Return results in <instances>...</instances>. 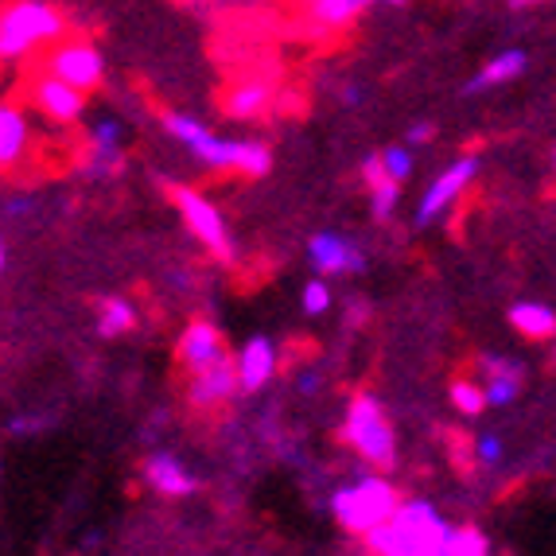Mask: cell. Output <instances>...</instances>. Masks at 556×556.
Wrapping results in <instances>:
<instances>
[{"mask_svg":"<svg viewBox=\"0 0 556 556\" xmlns=\"http://www.w3.org/2000/svg\"><path fill=\"white\" fill-rule=\"evenodd\" d=\"M526 66H529V55L521 51V47L498 51V55L486 59V63H482L479 71L467 78L464 93H467V98H479V93H486V90H498V86H506V83H514L518 75H526Z\"/></svg>","mask_w":556,"mask_h":556,"instance_id":"obj_13","label":"cell"},{"mask_svg":"<svg viewBox=\"0 0 556 556\" xmlns=\"http://www.w3.org/2000/svg\"><path fill=\"white\" fill-rule=\"evenodd\" d=\"M241 390L238 381V362L233 358H223L206 366V370L191 374V386H187V397L195 408H218L223 401H230L233 393Z\"/></svg>","mask_w":556,"mask_h":556,"instance_id":"obj_12","label":"cell"},{"mask_svg":"<svg viewBox=\"0 0 556 556\" xmlns=\"http://www.w3.org/2000/svg\"><path fill=\"white\" fill-rule=\"evenodd\" d=\"M28 102L36 105L51 125H78L86 113V93L75 90L71 83H63V78L47 75V71L28 78Z\"/></svg>","mask_w":556,"mask_h":556,"instance_id":"obj_8","label":"cell"},{"mask_svg":"<svg viewBox=\"0 0 556 556\" xmlns=\"http://www.w3.org/2000/svg\"><path fill=\"white\" fill-rule=\"evenodd\" d=\"M273 102V86L269 83H241L233 86L230 93H226V113H230L233 121H253L261 117V113L269 110Z\"/></svg>","mask_w":556,"mask_h":556,"instance_id":"obj_21","label":"cell"},{"mask_svg":"<svg viewBox=\"0 0 556 556\" xmlns=\"http://www.w3.org/2000/svg\"><path fill=\"white\" fill-rule=\"evenodd\" d=\"M455 556H491V541L479 526L455 529Z\"/></svg>","mask_w":556,"mask_h":556,"instance_id":"obj_25","label":"cell"},{"mask_svg":"<svg viewBox=\"0 0 556 556\" xmlns=\"http://www.w3.org/2000/svg\"><path fill=\"white\" fill-rule=\"evenodd\" d=\"M164 132L172 140H179L199 164L206 167H218V172H238V176H250V179H261L273 172V152L261 144V140H226V137H214L206 129L203 121L191 117V113H176L167 110L160 117Z\"/></svg>","mask_w":556,"mask_h":556,"instance_id":"obj_2","label":"cell"},{"mask_svg":"<svg viewBox=\"0 0 556 556\" xmlns=\"http://www.w3.org/2000/svg\"><path fill=\"white\" fill-rule=\"evenodd\" d=\"M413 0H386V9H408Z\"/></svg>","mask_w":556,"mask_h":556,"instance_id":"obj_35","label":"cell"},{"mask_svg":"<svg viewBox=\"0 0 556 556\" xmlns=\"http://www.w3.org/2000/svg\"><path fill=\"white\" fill-rule=\"evenodd\" d=\"M452 405L459 408L464 417H479L491 401H486V390L475 386V381H452Z\"/></svg>","mask_w":556,"mask_h":556,"instance_id":"obj_23","label":"cell"},{"mask_svg":"<svg viewBox=\"0 0 556 556\" xmlns=\"http://www.w3.org/2000/svg\"><path fill=\"white\" fill-rule=\"evenodd\" d=\"M370 556H455V526L440 518V510L425 498L401 502L386 526L366 538Z\"/></svg>","mask_w":556,"mask_h":556,"instance_id":"obj_1","label":"cell"},{"mask_svg":"<svg viewBox=\"0 0 556 556\" xmlns=\"http://www.w3.org/2000/svg\"><path fill=\"white\" fill-rule=\"evenodd\" d=\"M316 386H319V374L307 370L304 378H300V390H304V393H316Z\"/></svg>","mask_w":556,"mask_h":556,"instance_id":"obj_33","label":"cell"},{"mask_svg":"<svg viewBox=\"0 0 556 556\" xmlns=\"http://www.w3.org/2000/svg\"><path fill=\"white\" fill-rule=\"evenodd\" d=\"M179 4H199V0H179Z\"/></svg>","mask_w":556,"mask_h":556,"instance_id":"obj_36","label":"cell"},{"mask_svg":"<svg viewBox=\"0 0 556 556\" xmlns=\"http://www.w3.org/2000/svg\"><path fill=\"white\" fill-rule=\"evenodd\" d=\"M475 459L486 467H494L502 459V440L494 437V432H482L479 440H475Z\"/></svg>","mask_w":556,"mask_h":556,"instance_id":"obj_28","label":"cell"},{"mask_svg":"<svg viewBox=\"0 0 556 556\" xmlns=\"http://www.w3.org/2000/svg\"><path fill=\"white\" fill-rule=\"evenodd\" d=\"M160 187H164L167 199L176 203V211L184 214L187 230L195 233V238L203 241L206 250H211L218 261H233V245H230V233H226L223 211H218V206H214L206 195H199L195 187L172 184V179H164Z\"/></svg>","mask_w":556,"mask_h":556,"instance_id":"obj_6","label":"cell"},{"mask_svg":"<svg viewBox=\"0 0 556 556\" xmlns=\"http://www.w3.org/2000/svg\"><path fill=\"white\" fill-rule=\"evenodd\" d=\"M176 351H179V362H184L187 374H199V370H206V366H214V362L230 358V354H226L223 331H218L214 324H206V319H195V324L179 334Z\"/></svg>","mask_w":556,"mask_h":556,"instance_id":"obj_11","label":"cell"},{"mask_svg":"<svg viewBox=\"0 0 556 556\" xmlns=\"http://www.w3.org/2000/svg\"><path fill=\"white\" fill-rule=\"evenodd\" d=\"M482 374H486V386H482V390H486L491 405H510V401H518L521 381H526V366H521V362L491 354V358H482Z\"/></svg>","mask_w":556,"mask_h":556,"instance_id":"obj_19","label":"cell"},{"mask_svg":"<svg viewBox=\"0 0 556 556\" xmlns=\"http://www.w3.org/2000/svg\"><path fill=\"white\" fill-rule=\"evenodd\" d=\"M47 420H16V425H12V432H36V428H43Z\"/></svg>","mask_w":556,"mask_h":556,"instance_id":"obj_34","label":"cell"},{"mask_svg":"<svg viewBox=\"0 0 556 556\" xmlns=\"http://www.w3.org/2000/svg\"><path fill=\"white\" fill-rule=\"evenodd\" d=\"M300 304H304V316H324L327 307H331V288L324 280H307Z\"/></svg>","mask_w":556,"mask_h":556,"instance_id":"obj_27","label":"cell"},{"mask_svg":"<svg viewBox=\"0 0 556 556\" xmlns=\"http://www.w3.org/2000/svg\"><path fill=\"white\" fill-rule=\"evenodd\" d=\"M144 479H149L152 491L167 494V498H187V494H195V479H191V471H187L184 464H179L176 455H149L144 459Z\"/></svg>","mask_w":556,"mask_h":556,"instance_id":"obj_17","label":"cell"},{"mask_svg":"<svg viewBox=\"0 0 556 556\" xmlns=\"http://www.w3.org/2000/svg\"><path fill=\"white\" fill-rule=\"evenodd\" d=\"M39 66H43L47 75L63 78V83H71L75 90H83V93H93L105 78L102 51H98V47H93L86 36H63L55 47H47L43 63H39Z\"/></svg>","mask_w":556,"mask_h":556,"instance_id":"obj_7","label":"cell"},{"mask_svg":"<svg viewBox=\"0 0 556 556\" xmlns=\"http://www.w3.org/2000/svg\"><path fill=\"white\" fill-rule=\"evenodd\" d=\"M374 4H386V0H300L307 24L319 31H346Z\"/></svg>","mask_w":556,"mask_h":556,"instance_id":"obj_14","label":"cell"},{"mask_svg":"<svg viewBox=\"0 0 556 556\" xmlns=\"http://www.w3.org/2000/svg\"><path fill=\"white\" fill-rule=\"evenodd\" d=\"M475 176H479V156H459L447 172H440V176L432 179V187L425 191V199H420L417 223L428 226L432 218H440V214L475 184Z\"/></svg>","mask_w":556,"mask_h":556,"instance_id":"obj_9","label":"cell"},{"mask_svg":"<svg viewBox=\"0 0 556 556\" xmlns=\"http://www.w3.org/2000/svg\"><path fill=\"white\" fill-rule=\"evenodd\" d=\"M137 327V312H132L129 300H105L102 304V319H98V331L105 334V339H117V334L132 331Z\"/></svg>","mask_w":556,"mask_h":556,"instance_id":"obj_22","label":"cell"},{"mask_svg":"<svg viewBox=\"0 0 556 556\" xmlns=\"http://www.w3.org/2000/svg\"><path fill=\"white\" fill-rule=\"evenodd\" d=\"M541 4H553V0H510L514 12H529V9H541Z\"/></svg>","mask_w":556,"mask_h":556,"instance_id":"obj_31","label":"cell"},{"mask_svg":"<svg viewBox=\"0 0 556 556\" xmlns=\"http://www.w3.org/2000/svg\"><path fill=\"white\" fill-rule=\"evenodd\" d=\"M432 137H437V129H432L428 121H417V125H408L405 144L408 149H425V144H432Z\"/></svg>","mask_w":556,"mask_h":556,"instance_id":"obj_29","label":"cell"},{"mask_svg":"<svg viewBox=\"0 0 556 556\" xmlns=\"http://www.w3.org/2000/svg\"><path fill=\"white\" fill-rule=\"evenodd\" d=\"M307 261L319 277H343V273L366 269V257L358 253V245L346 241L343 233H316L307 241Z\"/></svg>","mask_w":556,"mask_h":556,"instance_id":"obj_10","label":"cell"},{"mask_svg":"<svg viewBox=\"0 0 556 556\" xmlns=\"http://www.w3.org/2000/svg\"><path fill=\"white\" fill-rule=\"evenodd\" d=\"M381 164H386L390 179L405 184V179L413 176V149H408V144H390V149L381 152Z\"/></svg>","mask_w":556,"mask_h":556,"instance_id":"obj_26","label":"cell"},{"mask_svg":"<svg viewBox=\"0 0 556 556\" xmlns=\"http://www.w3.org/2000/svg\"><path fill=\"white\" fill-rule=\"evenodd\" d=\"M343 440L354 447V452L366 459L378 471H393L397 467V437H393V425L386 417L378 397L370 393H358L346 408L343 420Z\"/></svg>","mask_w":556,"mask_h":556,"instance_id":"obj_5","label":"cell"},{"mask_svg":"<svg viewBox=\"0 0 556 556\" xmlns=\"http://www.w3.org/2000/svg\"><path fill=\"white\" fill-rule=\"evenodd\" d=\"M86 172H90V176H117L121 172V125L117 121H98V125L90 129Z\"/></svg>","mask_w":556,"mask_h":556,"instance_id":"obj_16","label":"cell"},{"mask_svg":"<svg viewBox=\"0 0 556 556\" xmlns=\"http://www.w3.org/2000/svg\"><path fill=\"white\" fill-rule=\"evenodd\" d=\"M362 102V86H343V105H358Z\"/></svg>","mask_w":556,"mask_h":556,"instance_id":"obj_32","label":"cell"},{"mask_svg":"<svg viewBox=\"0 0 556 556\" xmlns=\"http://www.w3.org/2000/svg\"><path fill=\"white\" fill-rule=\"evenodd\" d=\"M553 160H556V152H553Z\"/></svg>","mask_w":556,"mask_h":556,"instance_id":"obj_37","label":"cell"},{"mask_svg":"<svg viewBox=\"0 0 556 556\" xmlns=\"http://www.w3.org/2000/svg\"><path fill=\"white\" fill-rule=\"evenodd\" d=\"M233 362H238L241 393H257L261 386L273 378V370H277V346H273L265 334H253L250 343L233 354Z\"/></svg>","mask_w":556,"mask_h":556,"instance_id":"obj_15","label":"cell"},{"mask_svg":"<svg viewBox=\"0 0 556 556\" xmlns=\"http://www.w3.org/2000/svg\"><path fill=\"white\" fill-rule=\"evenodd\" d=\"M510 327L533 343H545V339H556V312L545 304H514Z\"/></svg>","mask_w":556,"mask_h":556,"instance_id":"obj_20","label":"cell"},{"mask_svg":"<svg viewBox=\"0 0 556 556\" xmlns=\"http://www.w3.org/2000/svg\"><path fill=\"white\" fill-rule=\"evenodd\" d=\"M362 179H366V187H378V184H386L390 179V172H386V164H381V156H370L366 164H362Z\"/></svg>","mask_w":556,"mask_h":556,"instance_id":"obj_30","label":"cell"},{"mask_svg":"<svg viewBox=\"0 0 556 556\" xmlns=\"http://www.w3.org/2000/svg\"><path fill=\"white\" fill-rule=\"evenodd\" d=\"M28 144H31L28 113L20 110L16 102H4V110H0V164H4V172H12L24 160Z\"/></svg>","mask_w":556,"mask_h":556,"instance_id":"obj_18","label":"cell"},{"mask_svg":"<svg viewBox=\"0 0 556 556\" xmlns=\"http://www.w3.org/2000/svg\"><path fill=\"white\" fill-rule=\"evenodd\" d=\"M66 36V16L47 0H9L0 12V55L4 63L31 59Z\"/></svg>","mask_w":556,"mask_h":556,"instance_id":"obj_3","label":"cell"},{"mask_svg":"<svg viewBox=\"0 0 556 556\" xmlns=\"http://www.w3.org/2000/svg\"><path fill=\"white\" fill-rule=\"evenodd\" d=\"M397 199H401V184L397 179H386V184H378L370 191V214L378 223H386V218L397 211Z\"/></svg>","mask_w":556,"mask_h":556,"instance_id":"obj_24","label":"cell"},{"mask_svg":"<svg viewBox=\"0 0 556 556\" xmlns=\"http://www.w3.org/2000/svg\"><path fill=\"white\" fill-rule=\"evenodd\" d=\"M401 510V498L393 491V482H386L381 475H362L351 486H339L331 498L334 521L354 533V538H370L374 529L386 526L393 514Z\"/></svg>","mask_w":556,"mask_h":556,"instance_id":"obj_4","label":"cell"}]
</instances>
